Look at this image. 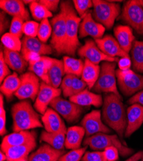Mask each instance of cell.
Listing matches in <instances>:
<instances>
[{"label": "cell", "mask_w": 143, "mask_h": 161, "mask_svg": "<svg viewBox=\"0 0 143 161\" xmlns=\"http://www.w3.org/2000/svg\"><path fill=\"white\" fill-rule=\"evenodd\" d=\"M133 68L136 71L143 73V41H135L131 50Z\"/></svg>", "instance_id": "cell-34"}, {"label": "cell", "mask_w": 143, "mask_h": 161, "mask_svg": "<svg viewBox=\"0 0 143 161\" xmlns=\"http://www.w3.org/2000/svg\"><path fill=\"white\" fill-rule=\"evenodd\" d=\"M12 129L14 132L42 128L40 117L28 101H20L12 106Z\"/></svg>", "instance_id": "cell-2"}, {"label": "cell", "mask_w": 143, "mask_h": 161, "mask_svg": "<svg viewBox=\"0 0 143 161\" xmlns=\"http://www.w3.org/2000/svg\"><path fill=\"white\" fill-rule=\"evenodd\" d=\"M78 53L81 58L96 64H98L102 61L117 62L119 61L118 58H111L105 55L98 48L95 41L90 39L86 40L85 44L79 48Z\"/></svg>", "instance_id": "cell-12"}, {"label": "cell", "mask_w": 143, "mask_h": 161, "mask_svg": "<svg viewBox=\"0 0 143 161\" xmlns=\"http://www.w3.org/2000/svg\"><path fill=\"white\" fill-rule=\"evenodd\" d=\"M101 70V66L85 59L84 66L82 73V79L87 84L89 89H93L98 80Z\"/></svg>", "instance_id": "cell-28"}, {"label": "cell", "mask_w": 143, "mask_h": 161, "mask_svg": "<svg viewBox=\"0 0 143 161\" xmlns=\"http://www.w3.org/2000/svg\"><path fill=\"white\" fill-rule=\"evenodd\" d=\"M2 44L5 48L9 50L20 52L22 49V41L16 36L8 33L4 34L1 39Z\"/></svg>", "instance_id": "cell-36"}, {"label": "cell", "mask_w": 143, "mask_h": 161, "mask_svg": "<svg viewBox=\"0 0 143 161\" xmlns=\"http://www.w3.org/2000/svg\"><path fill=\"white\" fill-rule=\"evenodd\" d=\"M82 161H108L104 157L103 152H86Z\"/></svg>", "instance_id": "cell-44"}, {"label": "cell", "mask_w": 143, "mask_h": 161, "mask_svg": "<svg viewBox=\"0 0 143 161\" xmlns=\"http://www.w3.org/2000/svg\"><path fill=\"white\" fill-rule=\"evenodd\" d=\"M38 2L51 12L57 10L60 3V1L59 0H41V1H38Z\"/></svg>", "instance_id": "cell-47"}, {"label": "cell", "mask_w": 143, "mask_h": 161, "mask_svg": "<svg viewBox=\"0 0 143 161\" xmlns=\"http://www.w3.org/2000/svg\"><path fill=\"white\" fill-rule=\"evenodd\" d=\"M67 128L55 133H49L43 131L41 133V139L54 148L58 150H63L65 146Z\"/></svg>", "instance_id": "cell-30"}, {"label": "cell", "mask_w": 143, "mask_h": 161, "mask_svg": "<svg viewBox=\"0 0 143 161\" xmlns=\"http://www.w3.org/2000/svg\"><path fill=\"white\" fill-rule=\"evenodd\" d=\"M85 135V131L83 127L74 126L68 128L65 147L69 150H76L80 148L81 144L84 137Z\"/></svg>", "instance_id": "cell-27"}, {"label": "cell", "mask_w": 143, "mask_h": 161, "mask_svg": "<svg viewBox=\"0 0 143 161\" xmlns=\"http://www.w3.org/2000/svg\"><path fill=\"white\" fill-rule=\"evenodd\" d=\"M36 147V141L24 145L10 146L2 150L7 155V161H27L31 152Z\"/></svg>", "instance_id": "cell-21"}, {"label": "cell", "mask_w": 143, "mask_h": 161, "mask_svg": "<svg viewBox=\"0 0 143 161\" xmlns=\"http://www.w3.org/2000/svg\"><path fill=\"white\" fill-rule=\"evenodd\" d=\"M64 71L66 74H71L78 77H81L84 63L81 59H74L69 56L63 58Z\"/></svg>", "instance_id": "cell-33"}, {"label": "cell", "mask_w": 143, "mask_h": 161, "mask_svg": "<svg viewBox=\"0 0 143 161\" xmlns=\"http://www.w3.org/2000/svg\"><path fill=\"white\" fill-rule=\"evenodd\" d=\"M19 77L21 85L14 96L20 100L35 101L41 86L39 78L30 71L23 74Z\"/></svg>", "instance_id": "cell-10"}, {"label": "cell", "mask_w": 143, "mask_h": 161, "mask_svg": "<svg viewBox=\"0 0 143 161\" xmlns=\"http://www.w3.org/2000/svg\"><path fill=\"white\" fill-rule=\"evenodd\" d=\"M50 106L68 123L76 121L83 112L82 106L64 99L60 96L54 99Z\"/></svg>", "instance_id": "cell-11"}, {"label": "cell", "mask_w": 143, "mask_h": 161, "mask_svg": "<svg viewBox=\"0 0 143 161\" xmlns=\"http://www.w3.org/2000/svg\"><path fill=\"white\" fill-rule=\"evenodd\" d=\"M87 86V84L82 79H80L79 77L75 76L71 86L66 92L63 93L64 96L65 97L69 98L86 89Z\"/></svg>", "instance_id": "cell-38"}, {"label": "cell", "mask_w": 143, "mask_h": 161, "mask_svg": "<svg viewBox=\"0 0 143 161\" xmlns=\"http://www.w3.org/2000/svg\"><path fill=\"white\" fill-rule=\"evenodd\" d=\"M122 100L114 93L106 94L104 97L102 117L105 123L123 139L127 126V115Z\"/></svg>", "instance_id": "cell-1"}, {"label": "cell", "mask_w": 143, "mask_h": 161, "mask_svg": "<svg viewBox=\"0 0 143 161\" xmlns=\"http://www.w3.org/2000/svg\"><path fill=\"white\" fill-rule=\"evenodd\" d=\"M5 160H7V155L2 150H1V152H0V161Z\"/></svg>", "instance_id": "cell-54"}, {"label": "cell", "mask_w": 143, "mask_h": 161, "mask_svg": "<svg viewBox=\"0 0 143 161\" xmlns=\"http://www.w3.org/2000/svg\"><path fill=\"white\" fill-rule=\"evenodd\" d=\"M142 157V152L140 151L134 155H133L132 157L126 160L125 161H139L140 158Z\"/></svg>", "instance_id": "cell-53"}, {"label": "cell", "mask_w": 143, "mask_h": 161, "mask_svg": "<svg viewBox=\"0 0 143 161\" xmlns=\"http://www.w3.org/2000/svg\"><path fill=\"white\" fill-rule=\"evenodd\" d=\"M60 88H56L44 82L41 83L40 90L34 103L35 109L41 114H44L48 108V105L55 98L60 97Z\"/></svg>", "instance_id": "cell-13"}, {"label": "cell", "mask_w": 143, "mask_h": 161, "mask_svg": "<svg viewBox=\"0 0 143 161\" xmlns=\"http://www.w3.org/2000/svg\"><path fill=\"white\" fill-rule=\"evenodd\" d=\"M119 69L121 70H127L130 69L132 66V61L130 57H123L118 61Z\"/></svg>", "instance_id": "cell-50"}, {"label": "cell", "mask_w": 143, "mask_h": 161, "mask_svg": "<svg viewBox=\"0 0 143 161\" xmlns=\"http://www.w3.org/2000/svg\"><path fill=\"white\" fill-rule=\"evenodd\" d=\"M120 19L132 27L138 34H143V8L137 1L130 0L125 3Z\"/></svg>", "instance_id": "cell-9"}, {"label": "cell", "mask_w": 143, "mask_h": 161, "mask_svg": "<svg viewBox=\"0 0 143 161\" xmlns=\"http://www.w3.org/2000/svg\"><path fill=\"white\" fill-rule=\"evenodd\" d=\"M114 32L117 42L121 48L128 53L132 50L135 38L132 29L130 26L118 25L114 28Z\"/></svg>", "instance_id": "cell-22"}, {"label": "cell", "mask_w": 143, "mask_h": 161, "mask_svg": "<svg viewBox=\"0 0 143 161\" xmlns=\"http://www.w3.org/2000/svg\"><path fill=\"white\" fill-rule=\"evenodd\" d=\"M21 85V79L16 72L7 77L1 85V92L7 99L10 98L19 89Z\"/></svg>", "instance_id": "cell-32"}, {"label": "cell", "mask_w": 143, "mask_h": 161, "mask_svg": "<svg viewBox=\"0 0 143 161\" xmlns=\"http://www.w3.org/2000/svg\"><path fill=\"white\" fill-rule=\"evenodd\" d=\"M52 26L48 19L41 21L38 27L37 38L42 42L46 43L52 34Z\"/></svg>", "instance_id": "cell-37"}, {"label": "cell", "mask_w": 143, "mask_h": 161, "mask_svg": "<svg viewBox=\"0 0 143 161\" xmlns=\"http://www.w3.org/2000/svg\"><path fill=\"white\" fill-rule=\"evenodd\" d=\"M92 15L94 20L105 28L111 29L121 11L120 4L110 1L94 0Z\"/></svg>", "instance_id": "cell-5"}, {"label": "cell", "mask_w": 143, "mask_h": 161, "mask_svg": "<svg viewBox=\"0 0 143 161\" xmlns=\"http://www.w3.org/2000/svg\"><path fill=\"white\" fill-rule=\"evenodd\" d=\"M24 21L19 18H13L10 25L9 32L21 38L23 34V27Z\"/></svg>", "instance_id": "cell-42"}, {"label": "cell", "mask_w": 143, "mask_h": 161, "mask_svg": "<svg viewBox=\"0 0 143 161\" xmlns=\"http://www.w3.org/2000/svg\"><path fill=\"white\" fill-rule=\"evenodd\" d=\"M30 10L33 18L37 21H42L53 16L52 12L48 10L38 2H34L30 5Z\"/></svg>", "instance_id": "cell-35"}, {"label": "cell", "mask_w": 143, "mask_h": 161, "mask_svg": "<svg viewBox=\"0 0 143 161\" xmlns=\"http://www.w3.org/2000/svg\"><path fill=\"white\" fill-rule=\"evenodd\" d=\"M137 3H138L139 5L143 8V0H138Z\"/></svg>", "instance_id": "cell-56"}, {"label": "cell", "mask_w": 143, "mask_h": 161, "mask_svg": "<svg viewBox=\"0 0 143 161\" xmlns=\"http://www.w3.org/2000/svg\"><path fill=\"white\" fill-rule=\"evenodd\" d=\"M127 126L125 136L129 137L143 123V106L133 104L127 110Z\"/></svg>", "instance_id": "cell-17"}, {"label": "cell", "mask_w": 143, "mask_h": 161, "mask_svg": "<svg viewBox=\"0 0 143 161\" xmlns=\"http://www.w3.org/2000/svg\"><path fill=\"white\" fill-rule=\"evenodd\" d=\"M35 141V133L33 131L27 130L14 132L3 138L1 144V148L3 150L10 146L24 145Z\"/></svg>", "instance_id": "cell-18"}, {"label": "cell", "mask_w": 143, "mask_h": 161, "mask_svg": "<svg viewBox=\"0 0 143 161\" xmlns=\"http://www.w3.org/2000/svg\"><path fill=\"white\" fill-rule=\"evenodd\" d=\"M64 154V150H58L48 144L41 146L28 158V161H58Z\"/></svg>", "instance_id": "cell-24"}, {"label": "cell", "mask_w": 143, "mask_h": 161, "mask_svg": "<svg viewBox=\"0 0 143 161\" xmlns=\"http://www.w3.org/2000/svg\"><path fill=\"white\" fill-rule=\"evenodd\" d=\"M42 123L45 131L49 133H55L66 129V125L62 120L60 115L53 108H48L43 114Z\"/></svg>", "instance_id": "cell-23"}, {"label": "cell", "mask_w": 143, "mask_h": 161, "mask_svg": "<svg viewBox=\"0 0 143 161\" xmlns=\"http://www.w3.org/2000/svg\"><path fill=\"white\" fill-rule=\"evenodd\" d=\"M130 104H139L143 106V90L136 93L133 97H132L128 101Z\"/></svg>", "instance_id": "cell-51"}, {"label": "cell", "mask_w": 143, "mask_h": 161, "mask_svg": "<svg viewBox=\"0 0 143 161\" xmlns=\"http://www.w3.org/2000/svg\"><path fill=\"white\" fill-rule=\"evenodd\" d=\"M38 27H39V23L33 21H25L23 27V32L25 36L30 37H36L38 34Z\"/></svg>", "instance_id": "cell-41"}, {"label": "cell", "mask_w": 143, "mask_h": 161, "mask_svg": "<svg viewBox=\"0 0 143 161\" xmlns=\"http://www.w3.org/2000/svg\"><path fill=\"white\" fill-rule=\"evenodd\" d=\"M74 77L75 75L71 74H66L64 77L60 85V89L62 90L63 93L66 92L71 86Z\"/></svg>", "instance_id": "cell-46"}, {"label": "cell", "mask_w": 143, "mask_h": 161, "mask_svg": "<svg viewBox=\"0 0 143 161\" xmlns=\"http://www.w3.org/2000/svg\"><path fill=\"white\" fill-rule=\"evenodd\" d=\"M69 100L81 106H94L98 108L103 104L101 96L90 92L87 88L69 97Z\"/></svg>", "instance_id": "cell-25"}, {"label": "cell", "mask_w": 143, "mask_h": 161, "mask_svg": "<svg viewBox=\"0 0 143 161\" xmlns=\"http://www.w3.org/2000/svg\"><path fill=\"white\" fill-rule=\"evenodd\" d=\"M6 133V112H5L0 114V135L3 136Z\"/></svg>", "instance_id": "cell-52"}, {"label": "cell", "mask_w": 143, "mask_h": 161, "mask_svg": "<svg viewBox=\"0 0 143 161\" xmlns=\"http://www.w3.org/2000/svg\"><path fill=\"white\" fill-rule=\"evenodd\" d=\"M91 12L88 11L82 18L79 32L80 38L91 36L94 39H97L103 37L105 33V27L94 20Z\"/></svg>", "instance_id": "cell-15"}, {"label": "cell", "mask_w": 143, "mask_h": 161, "mask_svg": "<svg viewBox=\"0 0 143 161\" xmlns=\"http://www.w3.org/2000/svg\"><path fill=\"white\" fill-rule=\"evenodd\" d=\"M65 74L63 61L54 59L48 72L49 85L56 88L60 86L62 77Z\"/></svg>", "instance_id": "cell-31"}, {"label": "cell", "mask_w": 143, "mask_h": 161, "mask_svg": "<svg viewBox=\"0 0 143 161\" xmlns=\"http://www.w3.org/2000/svg\"><path fill=\"white\" fill-rule=\"evenodd\" d=\"M9 23V20L6 15V12L2 11L0 14V32H1V34H3L8 28H10Z\"/></svg>", "instance_id": "cell-49"}, {"label": "cell", "mask_w": 143, "mask_h": 161, "mask_svg": "<svg viewBox=\"0 0 143 161\" xmlns=\"http://www.w3.org/2000/svg\"><path fill=\"white\" fill-rule=\"evenodd\" d=\"M53 61L54 58L43 56L37 63L32 66H29L28 70L34 73L38 78H40L43 82L49 85L48 72Z\"/></svg>", "instance_id": "cell-29"}, {"label": "cell", "mask_w": 143, "mask_h": 161, "mask_svg": "<svg viewBox=\"0 0 143 161\" xmlns=\"http://www.w3.org/2000/svg\"><path fill=\"white\" fill-rule=\"evenodd\" d=\"M51 46H49L37 37L24 36L22 39V55L28 52H35L42 56L51 54L52 53Z\"/></svg>", "instance_id": "cell-19"}, {"label": "cell", "mask_w": 143, "mask_h": 161, "mask_svg": "<svg viewBox=\"0 0 143 161\" xmlns=\"http://www.w3.org/2000/svg\"><path fill=\"white\" fill-rule=\"evenodd\" d=\"M87 146L80 147L79 149L71 150L68 153L64 154L58 161H80L86 152Z\"/></svg>", "instance_id": "cell-39"}, {"label": "cell", "mask_w": 143, "mask_h": 161, "mask_svg": "<svg viewBox=\"0 0 143 161\" xmlns=\"http://www.w3.org/2000/svg\"><path fill=\"white\" fill-rule=\"evenodd\" d=\"M73 3L76 12L81 18L88 12L89 8L93 7V2L90 0H73Z\"/></svg>", "instance_id": "cell-40"}, {"label": "cell", "mask_w": 143, "mask_h": 161, "mask_svg": "<svg viewBox=\"0 0 143 161\" xmlns=\"http://www.w3.org/2000/svg\"><path fill=\"white\" fill-rule=\"evenodd\" d=\"M23 2L25 4H30V5L31 3H32L33 2H35V1H33V0H30V1H28V0H24V1H23Z\"/></svg>", "instance_id": "cell-55"}, {"label": "cell", "mask_w": 143, "mask_h": 161, "mask_svg": "<svg viewBox=\"0 0 143 161\" xmlns=\"http://www.w3.org/2000/svg\"><path fill=\"white\" fill-rule=\"evenodd\" d=\"M4 59L9 68L17 73L23 74L28 64L19 52L9 50L4 48Z\"/></svg>", "instance_id": "cell-26"}, {"label": "cell", "mask_w": 143, "mask_h": 161, "mask_svg": "<svg viewBox=\"0 0 143 161\" xmlns=\"http://www.w3.org/2000/svg\"><path fill=\"white\" fill-rule=\"evenodd\" d=\"M51 25L52 26V34L50 43L51 47L57 53H64L65 47L66 45V23L64 13L60 12L51 19Z\"/></svg>", "instance_id": "cell-8"}, {"label": "cell", "mask_w": 143, "mask_h": 161, "mask_svg": "<svg viewBox=\"0 0 143 161\" xmlns=\"http://www.w3.org/2000/svg\"><path fill=\"white\" fill-rule=\"evenodd\" d=\"M83 144L84 146H89L94 151L104 150L107 147L114 146L119 150L120 154L123 157L130 155L134 150L124 145L117 135H108L107 133H99L87 137Z\"/></svg>", "instance_id": "cell-4"}, {"label": "cell", "mask_w": 143, "mask_h": 161, "mask_svg": "<svg viewBox=\"0 0 143 161\" xmlns=\"http://www.w3.org/2000/svg\"><path fill=\"white\" fill-rule=\"evenodd\" d=\"M115 66V62L104 61L102 63L99 78L93 90L98 93H114L123 99L117 88Z\"/></svg>", "instance_id": "cell-6"}, {"label": "cell", "mask_w": 143, "mask_h": 161, "mask_svg": "<svg viewBox=\"0 0 143 161\" xmlns=\"http://www.w3.org/2000/svg\"><path fill=\"white\" fill-rule=\"evenodd\" d=\"M24 59L27 61L29 64V66H32L36 63H37L41 59V56L38 53L35 52H28L25 54L23 55Z\"/></svg>", "instance_id": "cell-48"}, {"label": "cell", "mask_w": 143, "mask_h": 161, "mask_svg": "<svg viewBox=\"0 0 143 161\" xmlns=\"http://www.w3.org/2000/svg\"><path fill=\"white\" fill-rule=\"evenodd\" d=\"M60 10L64 13L66 23V45L64 53L74 56L77 48L80 45L79 39L80 24L82 18L78 16L77 13L69 2L60 3Z\"/></svg>", "instance_id": "cell-3"}, {"label": "cell", "mask_w": 143, "mask_h": 161, "mask_svg": "<svg viewBox=\"0 0 143 161\" xmlns=\"http://www.w3.org/2000/svg\"><path fill=\"white\" fill-rule=\"evenodd\" d=\"M115 74L120 89L123 95L132 96L143 89V75L137 74L130 69L124 71L118 69Z\"/></svg>", "instance_id": "cell-7"}, {"label": "cell", "mask_w": 143, "mask_h": 161, "mask_svg": "<svg viewBox=\"0 0 143 161\" xmlns=\"http://www.w3.org/2000/svg\"><path fill=\"white\" fill-rule=\"evenodd\" d=\"M142 161H143V152H142Z\"/></svg>", "instance_id": "cell-57"}, {"label": "cell", "mask_w": 143, "mask_h": 161, "mask_svg": "<svg viewBox=\"0 0 143 161\" xmlns=\"http://www.w3.org/2000/svg\"><path fill=\"white\" fill-rule=\"evenodd\" d=\"M104 157L108 161H117L119 159V150L115 147L111 146L103 151Z\"/></svg>", "instance_id": "cell-45"}, {"label": "cell", "mask_w": 143, "mask_h": 161, "mask_svg": "<svg viewBox=\"0 0 143 161\" xmlns=\"http://www.w3.org/2000/svg\"><path fill=\"white\" fill-rule=\"evenodd\" d=\"M10 74L11 72L9 66L4 59L3 52L1 50V53H0V82L1 83L3 82V80L7 77L11 75Z\"/></svg>", "instance_id": "cell-43"}, {"label": "cell", "mask_w": 143, "mask_h": 161, "mask_svg": "<svg viewBox=\"0 0 143 161\" xmlns=\"http://www.w3.org/2000/svg\"><path fill=\"white\" fill-rule=\"evenodd\" d=\"M81 126L85 130L87 137L99 133H110V130L102 122L100 111L96 110L85 115L81 121Z\"/></svg>", "instance_id": "cell-14"}, {"label": "cell", "mask_w": 143, "mask_h": 161, "mask_svg": "<svg viewBox=\"0 0 143 161\" xmlns=\"http://www.w3.org/2000/svg\"><path fill=\"white\" fill-rule=\"evenodd\" d=\"M94 41L98 48L109 57H129L128 53L121 48L115 38L110 35H106L101 38L95 39Z\"/></svg>", "instance_id": "cell-16"}, {"label": "cell", "mask_w": 143, "mask_h": 161, "mask_svg": "<svg viewBox=\"0 0 143 161\" xmlns=\"http://www.w3.org/2000/svg\"><path fill=\"white\" fill-rule=\"evenodd\" d=\"M23 1L19 0H1L0 7L5 12L14 18H19L27 21L30 19V14L24 7Z\"/></svg>", "instance_id": "cell-20"}]
</instances>
